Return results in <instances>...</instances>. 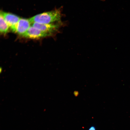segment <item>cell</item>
<instances>
[{"label": "cell", "mask_w": 130, "mask_h": 130, "mask_svg": "<svg viewBox=\"0 0 130 130\" xmlns=\"http://www.w3.org/2000/svg\"><path fill=\"white\" fill-rule=\"evenodd\" d=\"M52 36L49 33L40 30L31 26L22 36L26 38L35 39Z\"/></svg>", "instance_id": "cell-3"}, {"label": "cell", "mask_w": 130, "mask_h": 130, "mask_svg": "<svg viewBox=\"0 0 130 130\" xmlns=\"http://www.w3.org/2000/svg\"><path fill=\"white\" fill-rule=\"evenodd\" d=\"M102 1H104L105 0H100Z\"/></svg>", "instance_id": "cell-8"}, {"label": "cell", "mask_w": 130, "mask_h": 130, "mask_svg": "<svg viewBox=\"0 0 130 130\" xmlns=\"http://www.w3.org/2000/svg\"><path fill=\"white\" fill-rule=\"evenodd\" d=\"M88 130H96V129L95 126H92L89 128Z\"/></svg>", "instance_id": "cell-7"}, {"label": "cell", "mask_w": 130, "mask_h": 130, "mask_svg": "<svg viewBox=\"0 0 130 130\" xmlns=\"http://www.w3.org/2000/svg\"><path fill=\"white\" fill-rule=\"evenodd\" d=\"M29 19L20 18L16 26L15 32L22 36L31 26Z\"/></svg>", "instance_id": "cell-5"}, {"label": "cell", "mask_w": 130, "mask_h": 130, "mask_svg": "<svg viewBox=\"0 0 130 130\" xmlns=\"http://www.w3.org/2000/svg\"><path fill=\"white\" fill-rule=\"evenodd\" d=\"M31 24V26L40 30L49 33L52 36L58 31L63 24L61 21L48 24H42L37 23Z\"/></svg>", "instance_id": "cell-2"}, {"label": "cell", "mask_w": 130, "mask_h": 130, "mask_svg": "<svg viewBox=\"0 0 130 130\" xmlns=\"http://www.w3.org/2000/svg\"><path fill=\"white\" fill-rule=\"evenodd\" d=\"M62 7L37 14L29 19L31 23L48 24L61 21Z\"/></svg>", "instance_id": "cell-1"}, {"label": "cell", "mask_w": 130, "mask_h": 130, "mask_svg": "<svg viewBox=\"0 0 130 130\" xmlns=\"http://www.w3.org/2000/svg\"><path fill=\"white\" fill-rule=\"evenodd\" d=\"M0 13L12 31L15 32L17 25L20 19L17 16L11 13L1 11Z\"/></svg>", "instance_id": "cell-4"}, {"label": "cell", "mask_w": 130, "mask_h": 130, "mask_svg": "<svg viewBox=\"0 0 130 130\" xmlns=\"http://www.w3.org/2000/svg\"><path fill=\"white\" fill-rule=\"evenodd\" d=\"M9 26L1 13L0 15V31L1 33L5 34L8 31Z\"/></svg>", "instance_id": "cell-6"}]
</instances>
